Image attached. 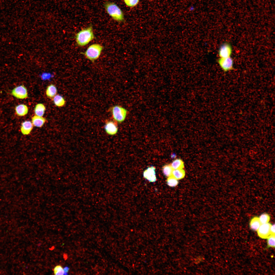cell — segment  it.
Here are the masks:
<instances>
[{"mask_svg": "<svg viewBox=\"0 0 275 275\" xmlns=\"http://www.w3.org/2000/svg\"><path fill=\"white\" fill-rule=\"evenodd\" d=\"M103 5L106 12L113 19L119 22L124 20L123 13L116 4L107 1L105 2Z\"/></svg>", "mask_w": 275, "mask_h": 275, "instance_id": "cell-1", "label": "cell"}, {"mask_svg": "<svg viewBox=\"0 0 275 275\" xmlns=\"http://www.w3.org/2000/svg\"><path fill=\"white\" fill-rule=\"evenodd\" d=\"M94 38V35L91 25L82 30L76 36V43L78 45L81 46L87 45Z\"/></svg>", "mask_w": 275, "mask_h": 275, "instance_id": "cell-2", "label": "cell"}, {"mask_svg": "<svg viewBox=\"0 0 275 275\" xmlns=\"http://www.w3.org/2000/svg\"><path fill=\"white\" fill-rule=\"evenodd\" d=\"M103 48V47L99 44H93L88 48L84 54L87 58L93 61L98 58Z\"/></svg>", "mask_w": 275, "mask_h": 275, "instance_id": "cell-3", "label": "cell"}, {"mask_svg": "<svg viewBox=\"0 0 275 275\" xmlns=\"http://www.w3.org/2000/svg\"><path fill=\"white\" fill-rule=\"evenodd\" d=\"M113 118L116 122L120 123L125 119L127 111L125 108L119 105L112 107L111 109Z\"/></svg>", "mask_w": 275, "mask_h": 275, "instance_id": "cell-4", "label": "cell"}, {"mask_svg": "<svg viewBox=\"0 0 275 275\" xmlns=\"http://www.w3.org/2000/svg\"><path fill=\"white\" fill-rule=\"evenodd\" d=\"M11 94L18 99H23L28 97L27 90L23 85H20L14 88L11 91Z\"/></svg>", "mask_w": 275, "mask_h": 275, "instance_id": "cell-5", "label": "cell"}, {"mask_svg": "<svg viewBox=\"0 0 275 275\" xmlns=\"http://www.w3.org/2000/svg\"><path fill=\"white\" fill-rule=\"evenodd\" d=\"M218 62L221 68L224 72L234 69L233 61L231 57L219 58L218 60Z\"/></svg>", "mask_w": 275, "mask_h": 275, "instance_id": "cell-6", "label": "cell"}, {"mask_svg": "<svg viewBox=\"0 0 275 275\" xmlns=\"http://www.w3.org/2000/svg\"><path fill=\"white\" fill-rule=\"evenodd\" d=\"M232 51V46L229 43H225L220 46L218 50V55L220 58L231 57Z\"/></svg>", "mask_w": 275, "mask_h": 275, "instance_id": "cell-7", "label": "cell"}, {"mask_svg": "<svg viewBox=\"0 0 275 275\" xmlns=\"http://www.w3.org/2000/svg\"><path fill=\"white\" fill-rule=\"evenodd\" d=\"M271 225L269 223L261 224L257 230L259 236L262 239H267L270 235V229Z\"/></svg>", "mask_w": 275, "mask_h": 275, "instance_id": "cell-8", "label": "cell"}, {"mask_svg": "<svg viewBox=\"0 0 275 275\" xmlns=\"http://www.w3.org/2000/svg\"><path fill=\"white\" fill-rule=\"evenodd\" d=\"M116 123V122L111 120L108 121L106 122L104 129L108 134L114 135L117 133L118 127Z\"/></svg>", "mask_w": 275, "mask_h": 275, "instance_id": "cell-9", "label": "cell"}, {"mask_svg": "<svg viewBox=\"0 0 275 275\" xmlns=\"http://www.w3.org/2000/svg\"><path fill=\"white\" fill-rule=\"evenodd\" d=\"M155 168L153 166L148 167L143 172L144 177L149 181L154 182L156 180Z\"/></svg>", "mask_w": 275, "mask_h": 275, "instance_id": "cell-10", "label": "cell"}, {"mask_svg": "<svg viewBox=\"0 0 275 275\" xmlns=\"http://www.w3.org/2000/svg\"><path fill=\"white\" fill-rule=\"evenodd\" d=\"M33 126L32 122L30 121L26 120L23 122L20 127L22 133L24 135L29 134L33 129Z\"/></svg>", "mask_w": 275, "mask_h": 275, "instance_id": "cell-11", "label": "cell"}, {"mask_svg": "<svg viewBox=\"0 0 275 275\" xmlns=\"http://www.w3.org/2000/svg\"><path fill=\"white\" fill-rule=\"evenodd\" d=\"M15 111L16 115L19 116H23L27 115L28 112V108L24 104H20L16 106Z\"/></svg>", "mask_w": 275, "mask_h": 275, "instance_id": "cell-12", "label": "cell"}, {"mask_svg": "<svg viewBox=\"0 0 275 275\" xmlns=\"http://www.w3.org/2000/svg\"><path fill=\"white\" fill-rule=\"evenodd\" d=\"M46 121V118L43 116L35 115L32 118V122L33 126L38 127H42Z\"/></svg>", "mask_w": 275, "mask_h": 275, "instance_id": "cell-13", "label": "cell"}, {"mask_svg": "<svg viewBox=\"0 0 275 275\" xmlns=\"http://www.w3.org/2000/svg\"><path fill=\"white\" fill-rule=\"evenodd\" d=\"M57 93V90L56 86L54 85L51 84L47 87L46 93L47 96L49 98H53Z\"/></svg>", "mask_w": 275, "mask_h": 275, "instance_id": "cell-14", "label": "cell"}, {"mask_svg": "<svg viewBox=\"0 0 275 275\" xmlns=\"http://www.w3.org/2000/svg\"><path fill=\"white\" fill-rule=\"evenodd\" d=\"M259 217L255 216L251 220L250 226L251 228L254 231H257L261 225Z\"/></svg>", "mask_w": 275, "mask_h": 275, "instance_id": "cell-15", "label": "cell"}, {"mask_svg": "<svg viewBox=\"0 0 275 275\" xmlns=\"http://www.w3.org/2000/svg\"><path fill=\"white\" fill-rule=\"evenodd\" d=\"M46 109L45 106L42 103H39L35 105L34 111L35 115L43 116L45 113Z\"/></svg>", "mask_w": 275, "mask_h": 275, "instance_id": "cell-16", "label": "cell"}, {"mask_svg": "<svg viewBox=\"0 0 275 275\" xmlns=\"http://www.w3.org/2000/svg\"><path fill=\"white\" fill-rule=\"evenodd\" d=\"M53 102L56 106L58 107L63 106L65 103V99L61 95L57 94L53 98Z\"/></svg>", "mask_w": 275, "mask_h": 275, "instance_id": "cell-17", "label": "cell"}, {"mask_svg": "<svg viewBox=\"0 0 275 275\" xmlns=\"http://www.w3.org/2000/svg\"><path fill=\"white\" fill-rule=\"evenodd\" d=\"M170 165L173 169H182L184 167L183 162L180 159H175Z\"/></svg>", "mask_w": 275, "mask_h": 275, "instance_id": "cell-18", "label": "cell"}, {"mask_svg": "<svg viewBox=\"0 0 275 275\" xmlns=\"http://www.w3.org/2000/svg\"><path fill=\"white\" fill-rule=\"evenodd\" d=\"M185 175V172L182 169H174L172 175L177 180L183 178Z\"/></svg>", "mask_w": 275, "mask_h": 275, "instance_id": "cell-19", "label": "cell"}, {"mask_svg": "<svg viewBox=\"0 0 275 275\" xmlns=\"http://www.w3.org/2000/svg\"><path fill=\"white\" fill-rule=\"evenodd\" d=\"M173 170L170 164L166 165L163 166L162 168V171L163 174L167 177L172 175Z\"/></svg>", "mask_w": 275, "mask_h": 275, "instance_id": "cell-20", "label": "cell"}, {"mask_svg": "<svg viewBox=\"0 0 275 275\" xmlns=\"http://www.w3.org/2000/svg\"><path fill=\"white\" fill-rule=\"evenodd\" d=\"M168 177L167 181L168 185L171 187H174L177 185L178 183V180L172 175Z\"/></svg>", "mask_w": 275, "mask_h": 275, "instance_id": "cell-21", "label": "cell"}, {"mask_svg": "<svg viewBox=\"0 0 275 275\" xmlns=\"http://www.w3.org/2000/svg\"><path fill=\"white\" fill-rule=\"evenodd\" d=\"M261 224L268 223L270 219V215L267 213H264L262 214L259 217Z\"/></svg>", "mask_w": 275, "mask_h": 275, "instance_id": "cell-22", "label": "cell"}, {"mask_svg": "<svg viewBox=\"0 0 275 275\" xmlns=\"http://www.w3.org/2000/svg\"><path fill=\"white\" fill-rule=\"evenodd\" d=\"M267 239L268 247L274 248L275 235H270Z\"/></svg>", "mask_w": 275, "mask_h": 275, "instance_id": "cell-23", "label": "cell"}, {"mask_svg": "<svg viewBox=\"0 0 275 275\" xmlns=\"http://www.w3.org/2000/svg\"><path fill=\"white\" fill-rule=\"evenodd\" d=\"M123 1L126 6L129 7H133L138 4L140 0H123Z\"/></svg>", "mask_w": 275, "mask_h": 275, "instance_id": "cell-24", "label": "cell"}, {"mask_svg": "<svg viewBox=\"0 0 275 275\" xmlns=\"http://www.w3.org/2000/svg\"><path fill=\"white\" fill-rule=\"evenodd\" d=\"M55 275H64L65 272L62 267L58 265L55 266L53 269Z\"/></svg>", "mask_w": 275, "mask_h": 275, "instance_id": "cell-25", "label": "cell"}, {"mask_svg": "<svg viewBox=\"0 0 275 275\" xmlns=\"http://www.w3.org/2000/svg\"><path fill=\"white\" fill-rule=\"evenodd\" d=\"M270 235H275V225H271L270 229Z\"/></svg>", "mask_w": 275, "mask_h": 275, "instance_id": "cell-26", "label": "cell"}, {"mask_svg": "<svg viewBox=\"0 0 275 275\" xmlns=\"http://www.w3.org/2000/svg\"><path fill=\"white\" fill-rule=\"evenodd\" d=\"M69 269V268L68 267H65L64 268L63 270L65 272L64 275L68 274V273Z\"/></svg>", "mask_w": 275, "mask_h": 275, "instance_id": "cell-27", "label": "cell"}, {"mask_svg": "<svg viewBox=\"0 0 275 275\" xmlns=\"http://www.w3.org/2000/svg\"><path fill=\"white\" fill-rule=\"evenodd\" d=\"M63 258L65 260H66L67 258V256L66 254H63Z\"/></svg>", "mask_w": 275, "mask_h": 275, "instance_id": "cell-28", "label": "cell"}, {"mask_svg": "<svg viewBox=\"0 0 275 275\" xmlns=\"http://www.w3.org/2000/svg\"><path fill=\"white\" fill-rule=\"evenodd\" d=\"M54 249V246H52L51 248H49V249L50 250H53Z\"/></svg>", "mask_w": 275, "mask_h": 275, "instance_id": "cell-29", "label": "cell"}]
</instances>
